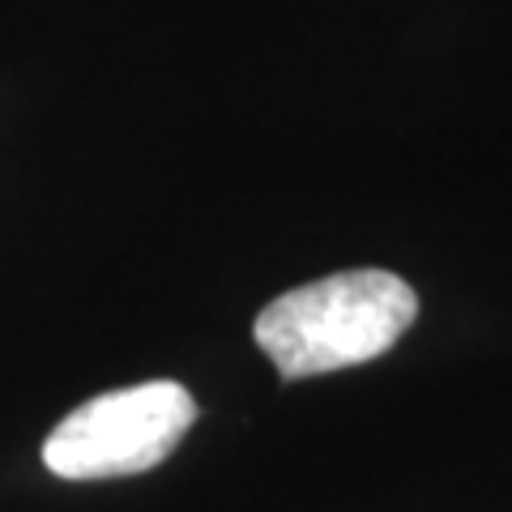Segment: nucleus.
<instances>
[{
    "instance_id": "1",
    "label": "nucleus",
    "mask_w": 512,
    "mask_h": 512,
    "mask_svg": "<svg viewBox=\"0 0 512 512\" xmlns=\"http://www.w3.org/2000/svg\"><path fill=\"white\" fill-rule=\"evenodd\" d=\"M419 316V295L389 269H342L278 295L256 316V346L282 380L380 359Z\"/></svg>"
},
{
    "instance_id": "2",
    "label": "nucleus",
    "mask_w": 512,
    "mask_h": 512,
    "mask_svg": "<svg viewBox=\"0 0 512 512\" xmlns=\"http://www.w3.org/2000/svg\"><path fill=\"white\" fill-rule=\"evenodd\" d=\"M192 419H197V402L175 380H150L90 397L64 414L47 436L43 466L69 483L146 474L171 457Z\"/></svg>"
}]
</instances>
